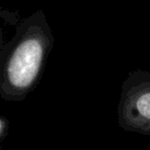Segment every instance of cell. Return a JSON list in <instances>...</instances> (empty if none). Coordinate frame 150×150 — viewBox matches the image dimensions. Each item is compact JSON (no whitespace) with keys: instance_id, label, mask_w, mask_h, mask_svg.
<instances>
[{"instance_id":"6da1fadb","label":"cell","mask_w":150,"mask_h":150,"mask_svg":"<svg viewBox=\"0 0 150 150\" xmlns=\"http://www.w3.org/2000/svg\"><path fill=\"white\" fill-rule=\"evenodd\" d=\"M53 45V34L41 11L26 19L0 71V96L21 101L35 87Z\"/></svg>"}]
</instances>
